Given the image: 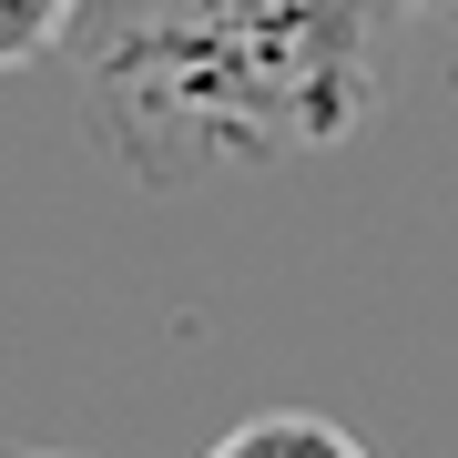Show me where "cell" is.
Masks as SVG:
<instances>
[{
  "label": "cell",
  "instance_id": "cell-1",
  "mask_svg": "<svg viewBox=\"0 0 458 458\" xmlns=\"http://www.w3.org/2000/svg\"><path fill=\"white\" fill-rule=\"evenodd\" d=\"M408 0H72V82L113 164L153 194H204L336 153L377 113Z\"/></svg>",
  "mask_w": 458,
  "mask_h": 458
},
{
  "label": "cell",
  "instance_id": "cell-2",
  "mask_svg": "<svg viewBox=\"0 0 458 458\" xmlns=\"http://www.w3.org/2000/svg\"><path fill=\"white\" fill-rule=\"evenodd\" d=\"M204 458H367V438H346L336 418H306V408H276V418H245L225 428Z\"/></svg>",
  "mask_w": 458,
  "mask_h": 458
},
{
  "label": "cell",
  "instance_id": "cell-3",
  "mask_svg": "<svg viewBox=\"0 0 458 458\" xmlns=\"http://www.w3.org/2000/svg\"><path fill=\"white\" fill-rule=\"evenodd\" d=\"M62 41H72V0H0V72L41 62Z\"/></svg>",
  "mask_w": 458,
  "mask_h": 458
},
{
  "label": "cell",
  "instance_id": "cell-4",
  "mask_svg": "<svg viewBox=\"0 0 458 458\" xmlns=\"http://www.w3.org/2000/svg\"><path fill=\"white\" fill-rule=\"evenodd\" d=\"M0 458H62V448H0Z\"/></svg>",
  "mask_w": 458,
  "mask_h": 458
},
{
  "label": "cell",
  "instance_id": "cell-5",
  "mask_svg": "<svg viewBox=\"0 0 458 458\" xmlns=\"http://www.w3.org/2000/svg\"><path fill=\"white\" fill-rule=\"evenodd\" d=\"M428 11H448V21H458V0H428Z\"/></svg>",
  "mask_w": 458,
  "mask_h": 458
}]
</instances>
